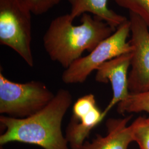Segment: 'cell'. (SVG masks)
I'll list each match as a JSON object with an SVG mask.
<instances>
[{
  "label": "cell",
  "mask_w": 149,
  "mask_h": 149,
  "mask_svg": "<svg viewBox=\"0 0 149 149\" xmlns=\"http://www.w3.org/2000/svg\"><path fill=\"white\" fill-rule=\"evenodd\" d=\"M72 103L70 91L61 88L46 106L29 117L18 119L1 116L0 124L5 129L0 136L1 145L18 142L44 149H69L61 126Z\"/></svg>",
  "instance_id": "cell-1"
},
{
  "label": "cell",
  "mask_w": 149,
  "mask_h": 149,
  "mask_svg": "<svg viewBox=\"0 0 149 149\" xmlns=\"http://www.w3.org/2000/svg\"><path fill=\"white\" fill-rule=\"evenodd\" d=\"M70 13L58 16L51 22L43 37L44 47L49 58L65 69L91 52L116 31L106 22L90 14H84L80 25L73 24Z\"/></svg>",
  "instance_id": "cell-2"
},
{
  "label": "cell",
  "mask_w": 149,
  "mask_h": 149,
  "mask_svg": "<svg viewBox=\"0 0 149 149\" xmlns=\"http://www.w3.org/2000/svg\"><path fill=\"white\" fill-rule=\"evenodd\" d=\"M55 95L44 83H17L0 72V113L18 119L29 117L42 110Z\"/></svg>",
  "instance_id": "cell-3"
},
{
  "label": "cell",
  "mask_w": 149,
  "mask_h": 149,
  "mask_svg": "<svg viewBox=\"0 0 149 149\" xmlns=\"http://www.w3.org/2000/svg\"><path fill=\"white\" fill-rule=\"evenodd\" d=\"M32 13L22 0H0V43L13 49L30 67L34 64Z\"/></svg>",
  "instance_id": "cell-4"
},
{
  "label": "cell",
  "mask_w": 149,
  "mask_h": 149,
  "mask_svg": "<svg viewBox=\"0 0 149 149\" xmlns=\"http://www.w3.org/2000/svg\"><path fill=\"white\" fill-rule=\"evenodd\" d=\"M130 32L129 20L124 22L111 36L102 41L85 56L81 57L64 70L62 81L66 84L83 83L102 64L133 51L127 42Z\"/></svg>",
  "instance_id": "cell-5"
},
{
  "label": "cell",
  "mask_w": 149,
  "mask_h": 149,
  "mask_svg": "<svg viewBox=\"0 0 149 149\" xmlns=\"http://www.w3.org/2000/svg\"><path fill=\"white\" fill-rule=\"evenodd\" d=\"M129 17L133 55L128 86L130 93H136L149 90V27L136 14L129 12Z\"/></svg>",
  "instance_id": "cell-6"
},
{
  "label": "cell",
  "mask_w": 149,
  "mask_h": 149,
  "mask_svg": "<svg viewBox=\"0 0 149 149\" xmlns=\"http://www.w3.org/2000/svg\"><path fill=\"white\" fill-rule=\"evenodd\" d=\"M103 120L93 95L79 98L72 108V116L66 130V138L71 149H79L91 130Z\"/></svg>",
  "instance_id": "cell-7"
},
{
  "label": "cell",
  "mask_w": 149,
  "mask_h": 149,
  "mask_svg": "<svg viewBox=\"0 0 149 149\" xmlns=\"http://www.w3.org/2000/svg\"><path fill=\"white\" fill-rule=\"evenodd\" d=\"M132 55V52L124 54L105 62L96 70V81L104 84L109 82L113 91L111 101L102 112L103 119L113 107L124 100L130 93L128 72L130 66Z\"/></svg>",
  "instance_id": "cell-8"
},
{
  "label": "cell",
  "mask_w": 149,
  "mask_h": 149,
  "mask_svg": "<svg viewBox=\"0 0 149 149\" xmlns=\"http://www.w3.org/2000/svg\"><path fill=\"white\" fill-rule=\"evenodd\" d=\"M132 118L131 116L109 119L106 122V135H98L92 142L85 141L79 149H128L134 141L132 129L128 125Z\"/></svg>",
  "instance_id": "cell-9"
},
{
  "label": "cell",
  "mask_w": 149,
  "mask_h": 149,
  "mask_svg": "<svg viewBox=\"0 0 149 149\" xmlns=\"http://www.w3.org/2000/svg\"><path fill=\"white\" fill-rule=\"evenodd\" d=\"M71 6L70 15L74 19L84 14H92L108 23L114 29L128 19L108 7V0H68Z\"/></svg>",
  "instance_id": "cell-10"
},
{
  "label": "cell",
  "mask_w": 149,
  "mask_h": 149,
  "mask_svg": "<svg viewBox=\"0 0 149 149\" xmlns=\"http://www.w3.org/2000/svg\"><path fill=\"white\" fill-rule=\"evenodd\" d=\"M120 114L145 112L149 114V90L140 93H130L128 97L117 104Z\"/></svg>",
  "instance_id": "cell-11"
},
{
  "label": "cell",
  "mask_w": 149,
  "mask_h": 149,
  "mask_svg": "<svg viewBox=\"0 0 149 149\" xmlns=\"http://www.w3.org/2000/svg\"><path fill=\"white\" fill-rule=\"evenodd\" d=\"M134 141L140 149H149V117H139L130 125Z\"/></svg>",
  "instance_id": "cell-12"
},
{
  "label": "cell",
  "mask_w": 149,
  "mask_h": 149,
  "mask_svg": "<svg viewBox=\"0 0 149 149\" xmlns=\"http://www.w3.org/2000/svg\"><path fill=\"white\" fill-rule=\"evenodd\" d=\"M118 5L139 16L149 28V0H113Z\"/></svg>",
  "instance_id": "cell-13"
},
{
  "label": "cell",
  "mask_w": 149,
  "mask_h": 149,
  "mask_svg": "<svg viewBox=\"0 0 149 149\" xmlns=\"http://www.w3.org/2000/svg\"><path fill=\"white\" fill-rule=\"evenodd\" d=\"M36 15H40L47 13L58 5L62 0H22Z\"/></svg>",
  "instance_id": "cell-14"
}]
</instances>
